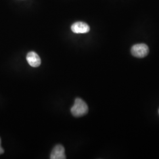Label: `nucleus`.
I'll return each instance as SVG.
<instances>
[{"instance_id": "1", "label": "nucleus", "mask_w": 159, "mask_h": 159, "mask_svg": "<svg viewBox=\"0 0 159 159\" xmlns=\"http://www.w3.org/2000/svg\"><path fill=\"white\" fill-rule=\"evenodd\" d=\"M89 107L84 101L80 98L75 100L74 105L71 108V112L74 117H79L85 115L88 113Z\"/></svg>"}, {"instance_id": "2", "label": "nucleus", "mask_w": 159, "mask_h": 159, "mask_svg": "<svg viewBox=\"0 0 159 159\" xmlns=\"http://www.w3.org/2000/svg\"><path fill=\"white\" fill-rule=\"evenodd\" d=\"M148 52V47L145 44H137L133 46L131 49L132 55L137 58H144L147 56Z\"/></svg>"}, {"instance_id": "3", "label": "nucleus", "mask_w": 159, "mask_h": 159, "mask_svg": "<svg viewBox=\"0 0 159 159\" xmlns=\"http://www.w3.org/2000/svg\"><path fill=\"white\" fill-rule=\"evenodd\" d=\"M71 31L75 34H85L89 32V25L83 22H76L71 25Z\"/></svg>"}, {"instance_id": "4", "label": "nucleus", "mask_w": 159, "mask_h": 159, "mask_svg": "<svg viewBox=\"0 0 159 159\" xmlns=\"http://www.w3.org/2000/svg\"><path fill=\"white\" fill-rule=\"evenodd\" d=\"M51 159H66L65 149L62 145L58 144L52 149L50 155Z\"/></svg>"}, {"instance_id": "5", "label": "nucleus", "mask_w": 159, "mask_h": 159, "mask_svg": "<svg viewBox=\"0 0 159 159\" xmlns=\"http://www.w3.org/2000/svg\"><path fill=\"white\" fill-rule=\"evenodd\" d=\"M27 61L33 67H38L41 65V59L39 56L34 51L29 52L27 55Z\"/></svg>"}, {"instance_id": "6", "label": "nucleus", "mask_w": 159, "mask_h": 159, "mask_svg": "<svg viewBox=\"0 0 159 159\" xmlns=\"http://www.w3.org/2000/svg\"><path fill=\"white\" fill-rule=\"evenodd\" d=\"M4 149L2 148L1 146H0V154H2L4 153Z\"/></svg>"}, {"instance_id": "7", "label": "nucleus", "mask_w": 159, "mask_h": 159, "mask_svg": "<svg viewBox=\"0 0 159 159\" xmlns=\"http://www.w3.org/2000/svg\"><path fill=\"white\" fill-rule=\"evenodd\" d=\"M1 139H0V146H1Z\"/></svg>"}, {"instance_id": "8", "label": "nucleus", "mask_w": 159, "mask_h": 159, "mask_svg": "<svg viewBox=\"0 0 159 159\" xmlns=\"http://www.w3.org/2000/svg\"></svg>"}]
</instances>
